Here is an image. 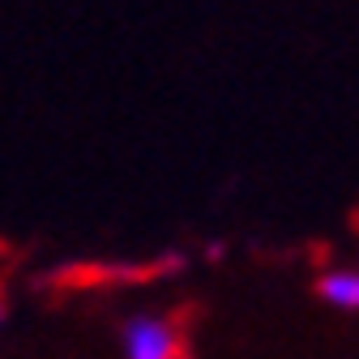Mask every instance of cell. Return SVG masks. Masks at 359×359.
Segmentation results:
<instances>
[{
    "mask_svg": "<svg viewBox=\"0 0 359 359\" xmlns=\"http://www.w3.org/2000/svg\"><path fill=\"white\" fill-rule=\"evenodd\" d=\"M120 351H124V359H180L184 342H180V325L171 317L137 312L120 330Z\"/></svg>",
    "mask_w": 359,
    "mask_h": 359,
    "instance_id": "6da1fadb",
    "label": "cell"
},
{
    "mask_svg": "<svg viewBox=\"0 0 359 359\" xmlns=\"http://www.w3.org/2000/svg\"><path fill=\"white\" fill-rule=\"evenodd\" d=\"M317 295L334 312H359V265H334L317 278Z\"/></svg>",
    "mask_w": 359,
    "mask_h": 359,
    "instance_id": "7a4b0ae2",
    "label": "cell"
},
{
    "mask_svg": "<svg viewBox=\"0 0 359 359\" xmlns=\"http://www.w3.org/2000/svg\"><path fill=\"white\" fill-rule=\"evenodd\" d=\"M5 312H9V308H5V295H0V325H5Z\"/></svg>",
    "mask_w": 359,
    "mask_h": 359,
    "instance_id": "3957f363",
    "label": "cell"
},
{
    "mask_svg": "<svg viewBox=\"0 0 359 359\" xmlns=\"http://www.w3.org/2000/svg\"><path fill=\"white\" fill-rule=\"evenodd\" d=\"M180 359H189V355H180Z\"/></svg>",
    "mask_w": 359,
    "mask_h": 359,
    "instance_id": "277c9868",
    "label": "cell"
}]
</instances>
